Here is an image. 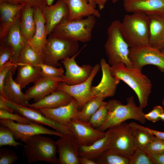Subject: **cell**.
<instances>
[{"mask_svg":"<svg viewBox=\"0 0 164 164\" xmlns=\"http://www.w3.org/2000/svg\"><path fill=\"white\" fill-rule=\"evenodd\" d=\"M105 98L101 96H96L92 98L78 111L77 118L86 122H88L93 114L99 108Z\"/></svg>","mask_w":164,"mask_h":164,"instance_id":"32","label":"cell"},{"mask_svg":"<svg viewBox=\"0 0 164 164\" xmlns=\"http://www.w3.org/2000/svg\"><path fill=\"white\" fill-rule=\"evenodd\" d=\"M73 97L68 94L60 90L56 91L39 101L29 104V107L36 109L54 108L68 104Z\"/></svg>","mask_w":164,"mask_h":164,"instance_id":"26","label":"cell"},{"mask_svg":"<svg viewBox=\"0 0 164 164\" xmlns=\"http://www.w3.org/2000/svg\"><path fill=\"white\" fill-rule=\"evenodd\" d=\"M132 128L135 142L137 148L144 151L155 136L143 130Z\"/></svg>","mask_w":164,"mask_h":164,"instance_id":"34","label":"cell"},{"mask_svg":"<svg viewBox=\"0 0 164 164\" xmlns=\"http://www.w3.org/2000/svg\"><path fill=\"white\" fill-rule=\"evenodd\" d=\"M34 17L36 27L35 33L32 38L28 41L27 44L36 51L42 53L46 43L48 35L46 31L45 20L41 9H35Z\"/></svg>","mask_w":164,"mask_h":164,"instance_id":"24","label":"cell"},{"mask_svg":"<svg viewBox=\"0 0 164 164\" xmlns=\"http://www.w3.org/2000/svg\"><path fill=\"white\" fill-rule=\"evenodd\" d=\"M164 48V40L163 42L161 43L159 47V50L160 51H161Z\"/></svg>","mask_w":164,"mask_h":164,"instance_id":"53","label":"cell"},{"mask_svg":"<svg viewBox=\"0 0 164 164\" xmlns=\"http://www.w3.org/2000/svg\"><path fill=\"white\" fill-rule=\"evenodd\" d=\"M54 0H46L47 5H52V4Z\"/></svg>","mask_w":164,"mask_h":164,"instance_id":"52","label":"cell"},{"mask_svg":"<svg viewBox=\"0 0 164 164\" xmlns=\"http://www.w3.org/2000/svg\"><path fill=\"white\" fill-rule=\"evenodd\" d=\"M129 58L133 68L142 70L143 67L150 64L164 72V54L149 45L130 48Z\"/></svg>","mask_w":164,"mask_h":164,"instance_id":"9","label":"cell"},{"mask_svg":"<svg viewBox=\"0 0 164 164\" xmlns=\"http://www.w3.org/2000/svg\"><path fill=\"white\" fill-rule=\"evenodd\" d=\"M23 144L15 141L12 132L8 127L0 124V147L7 145L17 148Z\"/></svg>","mask_w":164,"mask_h":164,"instance_id":"36","label":"cell"},{"mask_svg":"<svg viewBox=\"0 0 164 164\" xmlns=\"http://www.w3.org/2000/svg\"><path fill=\"white\" fill-rule=\"evenodd\" d=\"M149 46L159 50L164 40V20L160 15H148Z\"/></svg>","mask_w":164,"mask_h":164,"instance_id":"27","label":"cell"},{"mask_svg":"<svg viewBox=\"0 0 164 164\" xmlns=\"http://www.w3.org/2000/svg\"><path fill=\"white\" fill-rule=\"evenodd\" d=\"M110 70L114 78L123 81L134 91L137 96L139 106L142 108H145L152 88V83L148 77L141 70L128 67L122 63L110 66Z\"/></svg>","mask_w":164,"mask_h":164,"instance_id":"1","label":"cell"},{"mask_svg":"<svg viewBox=\"0 0 164 164\" xmlns=\"http://www.w3.org/2000/svg\"><path fill=\"white\" fill-rule=\"evenodd\" d=\"M21 16V15L11 26L5 35L0 38V46L10 51L11 55L10 61L15 65H16L17 59L20 52L27 44L20 31Z\"/></svg>","mask_w":164,"mask_h":164,"instance_id":"15","label":"cell"},{"mask_svg":"<svg viewBox=\"0 0 164 164\" xmlns=\"http://www.w3.org/2000/svg\"><path fill=\"white\" fill-rule=\"evenodd\" d=\"M123 6L128 12L164 15V0H123Z\"/></svg>","mask_w":164,"mask_h":164,"instance_id":"21","label":"cell"},{"mask_svg":"<svg viewBox=\"0 0 164 164\" xmlns=\"http://www.w3.org/2000/svg\"><path fill=\"white\" fill-rule=\"evenodd\" d=\"M7 107L14 112L25 117L32 122L46 125L63 134H72L67 127L44 115L38 109L28 106H24L15 104L5 98Z\"/></svg>","mask_w":164,"mask_h":164,"instance_id":"12","label":"cell"},{"mask_svg":"<svg viewBox=\"0 0 164 164\" xmlns=\"http://www.w3.org/2000/svg\"><path fill=\"white\" fill-rule=\"evenodd\" d=\"M17 67V66L13 65L9 60L0 69V94L2 95L3 94L5 80L9 70L12 67L13 69H16Z\"/></svg>","mask_w":164,"mask_h":164,"instance_id":"44","label":"cell"},{"mask_svg":"<svg viewBox=\"0 0 164 164\" xmlns=\"http://www.w3.org/2000/svg\"><path fill=\"white\" fill-rule=\"evenodd\" d=\"M85 46H84L72 56L61 61L66 70L63 78L64 82L68 84L73 85L81 83L87 79L91 74L93 67L91 65L84 64L80 67L75 60V58Z\"/></svg>","mask_w":164,"mask_h":164,"instance_id":"14","label":"cell"},{"mask_svg":"<svg viewBox=\"0 0 164 164\" xmlns=\"http://www.w3.org/2000/svg\"><path fill=\"white\" fill-rule=\"evenodd\" d=\"M162 53L164 54V48L160 51Z\"/></svg>","mask_w":164,"mask_h":164,"instance_id":"55","label":"cell"},{"mask_svg":"<svg viewBox=\"0 0 164 164\" xmlns=\"http://www.w3.org/2000/svg\"><path fill=\"white\" fill-rule=\"evenodd\" d=\"M164 20V15H160Z\"/></svg>","mask_w":164,"mask_h":164,"instance_id":"57","label":"cell"},{"mask_svg":"<svg viewBox=\"0 0 164 164\" xmlns=\"http://www.w3.org/2000/svg\"><path fill=\"white\" fill-rule=\"evenodd\" d=\"M25 143L23 154L29 163L44 161L51 164H58L56 142L51 138L36 135Z\"/></svg>","mask_w":164,"mask_h":164,"instance_id":"6","label":"cell"},{"mask_svg":"<svg viewBox=\"0 0 164 164\" xmlns=\"http://www.w3.org/2000/svg\"><path fill=\"white\" fill-rule=\"evenodd\" d=\"M146 152L154 164H164V153H153Z\"/></svg>","mask_w":164,"mask_h":164,"instance_id":"47","label":"cell"},{"mask_svg":"<svg viewBox=\"0 0 164 164\" xmlns=\"http://www.w3.org/2000/svg\"><path fill=\"white\" fill-rule=\"evenodd\" d=\"M129 124L132 128L143 130L159 138L164 140V132L151 129L139 125L135 122H131L129 123Z\"/></svg>","mask_w":164,"mask_h":164,"instance_id":"45","label":"cell"},{"mask_svg":"<svg viewBox=\"0 0 164 164\" xmlns=\"http://www.w3.org/2000/svg\"><path fill=\"white\" fill-rule=\"evenodd\" d=\"M164 113L163 108L159 105L155 106L149 113L145 114L144 117L146 120L155 123L160 120V115Z\"/></svg>","mask_w":164,"mask_h":164,"instance_id":"43","label":"cell"},{"mask_svg":"<svg viewBox=\"0 0 164 164\" xmlns=\"http://www.w3.org/2000/svg\"><path fill=\"white\" fill-rule=\"evenodd\" d=\"M121 22L113 21L108 28V38L104 46L108 63L113 66L120 63L126 67H133L129 58V46L122 36Z\"/></svg>","mask_w":164,"mask_h":164,"instance_id":"4","label":"cell"},{"mask_svg":"<svg viewBox=\"0 0 164 164\" xmlns=\"http://www.w3.org/2000/svg\"><path fill=\"white\" fill-rule=\"evenodd\" d=\"M56 143L59 154L58 164H80L77 152L79 144L72 134H64Z\"/></svg>","mask_w":164,"mask_h":164,"instance_id":"16","label":"cell"},{"mask_svg":"<svg viewBox=\"0 0 164 164\" xmlns=\"http://www.w3.org/2000/svg\"><path fill=\"white\" fill-rule=\"evenodd\" d=\"M48 36L42 51L43 63L60 67L59 60L71 57L78 51V42L59 38L52 32Z\"/></svg>","mask_w":164,"mask_h":164,"instance_id":"7","label":"cell"},{"mask_svg":"<svg viewBox=\"0 0 164 164\" xmlns=\"http://www.w3.org/2000/svg\"><path fill=\"white\" fill-rule=\"evenodd\" d=\"M107 103L108 102L103 101L88 122L94 128L101 126L105 121L108 115Z\"/></svg>","mask_w":164,"mask_h":164,"instance_id":"35","label":"cell"},{"mask_svg":"<svg viewBox=\"0 0 164 164\" xmlns=\"http://www.w3.org/2000/svg\"><path fill=\"white\" fill-rule=\"evenodd\" d=\"M109 0L111 1L113 3H114L119 0H94L96 5H98L99 9L100 10H102L104 8L106 3Z\"/></svg>","mask_w":164,"mask_h":164,"instance_id":"48","label":"cell"},{"mask_svg":"<svg viewBox=\"0 0 164 164\" xmlns=\"http://www.w3.org/2000/svg\"><path fill=\"white\" fill-rule=\"evenodd\" d=\"M18 157L14 151L6 148L0 149V164H12L15 162Z\"/></svg>","mask_w":164,"mask_h":164,"instance_id":"40","label":"cell"},{"mask_svg":"<svg viewBox=\"0 0 164 164\" xmlns=\"http://www.w3.org/2000/svg\"><path fill=\"white\" fill-rule=\"evenodd\" d=\"M144 151L153 153H164V140L155 136Z\"/></svg>","mask_w":164,"mask_h":164,"instance_id":"41","label":"cell"},{"mask_svg":"<svg viewBox=\"0 0 164 164\" xmlns=\"http://www.w3.org/2000/svg\"><path fill=\"white\" fill-rule=\"evenodd\" d=\"M102 76L101 81L96 86L92 87L91 91L95 96H101L104 98L113 96L120 81L117 80L111 74L110 66L104 58L100 60Z\"/></svg>","mask_w":164,"mask_h":164,"instance_id":"20","label":"cell"},{"mask_svg":"<svg viewBox=\"0 0 164 164\" xmlns=\"http://www.w3.org/2000/svg\"><path fill=\"white\" fill-rule=\"evenodd\" d=\"M36 66L40 69L43 76L48 77H63L64 72L61 67H56L43 63Z\"/></svg>","mask_w":164,"mask_h":164,"instance_id":"38","label":"cell"},{"mask_svg":"<svg viewBox=\"0 0 164 164\" xmlns=\"http://www.w3.org/2000/svg\"><path fill=\"white\" fill-rule=\"evenodd\" d=\"M2 1L11 3L23 5L25 6H30L34 9L39 8L41 9L47 5L46 0H2Z\"/></svg>","mask_w":164,"mask_h":164,"instance_id":"42","label":"cell"},{"mask_svg":"<svg viewBox=\"0 0 164 164\" xmlns=\"http://www.w3.org/2000/svg\"><path fill=\"white\" fill-rule=\"evenodd\" d=\"M69 10L68 19H80L93 15L99 18V11L90 4L87 0H64Z\"/></svg>","mask_w":164,"mask_h":164,"instance_id":"25","label":"cell"},{"mask_svg":"<svg viewBox=\"0 0 164 164\" xmlns=\"http://www.w3.org/2000/svg\"><path fill=\"white\" fill-rule=\"evenodd\" d=\"M17 73L15 80L22 89L30 83L34 84L43 76L40 68L30 65H22L17 66Z\"/></svg>","mask_w":164,"mask_h":164,"instance_id":"29","label":"cell"},{"mask_svg":"<svg viewBox=\"0 0 164 164\" xmlns=\"http://www.w3.org/2000/svg\"><path fill=\"white\" fill-rule=\"evenodd\" d=\"M79 106L73 97L68 104L54 108H40L38 109L47 118L67 128L71 120L77 118Z\"/></svg>","mask_w":164,"mask_h":164,"instance_id":"19","label":"cell"},{"mask_svg":"<svg viewBox=\"0 0 164 164\" xmlns=\"http://www.w3.org/2000/svg\"><path fill=\"white\" fill-rule=\"evenodd\" d=\"M48 35L63 20L68 18L69 10L64 0H58L54 5H46L41 9Z\"/></svg>","mask_w":164,"mask_h":164,"instance_id":"18","label":"cell"},{"mask_svg":"<svg viewBox=\"0 0 164 164\" xmlns=\"http://www.w3.org/2000/svg\"><path fill=\"white\" fill-rule=\"evenodd\" d=\"M35 9L24 6L21 9L19 26L22 35L27 42L32 38L36 31V24L34 17Z\"/></svg>","mask_w":164,"mask_h":164,"instance_id":"30","label":"cell"},{"mask_svg":"<svg viewBox=\"0 0 164 164\" xmlns=\"http://www.w3.org/2000/svg\"><path fill=\"white\" fill-rule=\"evenodd\" d=\"M2 1V0H0V2L1 1Z\"/></svg>","mask_w":164,"mask_h":164,"instance_id":"58","label":"cell"},{"mask_svg":"<svg viewBox=\"0 0 164 164\" xmlns=\"http://www.w3.org/2000/svg\"><path fill=\"white\" fill-rule=\"evenodd\" d=\"M79 161L80 164H97L95 160L85 157H79Z\"/></svg>","mask_w":164,"mask_h":164,"instance_id":"50","label":"cell"},{"mask_svg":"<svg viewBox=\"0 0 164 164\" xmlns=\"http://www.w3.org/2000/svg\"><path fill=\"white\" fill-rule=\"evenodd\" d=\"M106 132L110 137L109 149L129 158L137 148L133 128L125 121L110 128Z\"/></svg>","mask_w":164,"mask_h":164,"instance_id":"8","label":"cell"},{"mask_svg":"<svg viewBox=\"0 0 164 164\" xmlns=\"http://www.w3.org/2000/svg\"><path fill=\"white\" fill-rule=\"evenodd\" d=\"M0 119L11 120L21 124H30L33 122L17 113L13 114V113L2 109H0Z\"/></svg>","mask_w":164,"mask_h":164,"instance_id":"39","label":"cell"},{"mask_svg":"<svg viewBox=\"0 0 164 164\" xmlns=\"http://www.w3.org/2000/svg\"><path fill=\"white\" fill-rule=\"evenodd\" d=\"M63 77H42L26 91V99H33L34 102L42 99L56 91L59 82H64Z\"/></svg>","mask_w":164,"mask_h":164,"instance_id":"17","label":"cell"},{"mask_svg":"<svg viewBox=\"0 0 164 164\" xmlns=\"http://www.w3.org/2000/svg\"><path fill=\"white\" fill-rule=\"evenodd\" d=\"M88 2L92 5L94 7L96 8V5L94 0H87Z\"/></svg>","mask_w":164,"mask_h":164,"instance_id":"51","label":"cell"},{"mask_svg":"<svg viewBox=\"0 0 164 164\" xmlns=\"http://www.w3.org/2000/svg\"><path fill=\"white\" fill-rule=\"evenodd\" d=\"M24 6L4 1L0 2V38L5 35L10 27L21 16V10Z\"/></svg>","mask_w":164,"mask_h":164,"instance_id":"22","label":"cell"},{"mask_svg":"<svg viewBox=\"0 0 164 164\" xmlns=\"http://www.w3.org/2000/svg\"><path fill=\"white\" fill-rule=\"evenodd\" d=\"M0 123L11 129L15 140L24 143L30 138L36 135L47 134L60 137L64 135L34 122L30 124H21L11 120L0 119Z\"/></svg>","mask_w":164,"mask_h":164,"instance_id":"10","label":"cell"},{"mask_svg":"<svg viewBox=\"0 0 164 164\" xmlns=\"http://www.w3.org/2000/svg\"><path fill=\"white\" fill-rule=\"evenodd\" d=\"M162 104L163 106L164 107V98H163V99L162 100Z\"/></svg>","mask_w":164,"mask_h":164,"instance_id":"56","label":"cell"},{"mask_svg":"<svg viewBox=\"0 0 164 164\" xmlns=\"http://www.w3.org/2000/svg\"><path fill=\"white\" fill-rule=\"evenodd\" d=\"M109 147L110 137L107 132L105 136L91 145H79L77 149L78 155L79 157H85L95 161Z\"/></svg>","mask_w":164,"mask_h":164,"instance_id":"28","label":"cell"},{"mask_svg":"<svg viewBox=\"0 0 164 164\" xmlns=\"http://www.w3.org/2000/svg\"><path fill=\"white\" fill-rule=\"evenodd\" d=\"M96 22L93 15L87 18L63 20L53 29L52 32L59 38L86 43L92 38V32Z\"/></svg>","mask_w":164,"mask_h":164,"instance_id":"5","label":"cell"},{"mask_svg":"<svg viewBox=\"0 0 164 164\" xmlns=\"http://www.w3.org/2000/svg\"><path fill=\"white\" fill-rule=\"evenodd\" d=\"M129 164H154L147 153L137 148L129 158Z\"/></svg>","mask_w":164,"mask_h":164,"instance_id":"37","label":"cell"},{"mask_svg":"<svg viewBox=\"0 0 164 164\" xmlns=\"http://www.w3.org/2000/svg\"><path fill=\"white\" fill-rule=\"evenodd\" d=\"M0 109H2L8 111L11 113H13V111L9 108L7 106L5 98L1 95H0Z\"/></svg>","mask_w":164,"mask_h":164,"instance_id":"49","label":"cell"},{"mask_svg":"<svg viewBox=\"0 0 164 164\" xmlns=\"http://www.w3.org/2000/svg\"><path fill=\"white\" fill-rule=\"evenodd\" d=\"M100 67L99 64L95 65L90 76L84 82L73 85L60 82L58 83L56 90L62 91L70 95L76 100L79 107L82 108L87 101L95 97L91 91V84Z\"/></svg>","mask_w":164,"mask_h":164,"instance_id":"11","label":"cell"},{"mask_svg":"<svg viewBox=\"0 0 164 164\" xmlns=\"http://www.w3.org/2000/svg\"><path fill=\"white\" fill-rule=\"evenodd\" d=\"M14 74L11 69L5 79L3 94L1 95L15 104L28 106L29 104L26 97L25 94L22 91V89L19 85L13 79Z\"/></svg>","mask_w":164,"mask_h":164,"instance_id":"23","label":"cell"},{"mask_svg":"<svg viewBox=\"0 0 164 164\" xmlns=\"http://www.w3.org/2000/svg\"><path fill=\"white\" fill-rule=\"evenodd\" d=\"M43 63L42 53L36 51L27 44L20 52L16 65L18 66L28 64L36 66Z\"/></svg>","mask_w":164,"mask_h":164,"instance_id":"31","label":"cell"},{"mask_svg":"<svg viewBox=\"0 0 164 164\" xmlns=\"http://www.w3.org/2000/svg\"><path fill=\"white\" fill-rule=\"evenodd\" d=\"M126 15L121 22V33L130 48L149 45L148 15L140 12Z\"/></svg>","mask_w":164,"mask_h":164,"instance_id":"3","label":"cell"},{"mask_svg":"<svg viewBox=\"0 0 164 164\" xmlns=\"http://www.w3.org/2000/svg\"><path fill=\"white\" fill-rule=\"evenodd\" d=\"M11 57L10 51L6 48L0 46V69L10 60Z\"/></svg>","mask_w":164,"mask_h":164,"instance_id":"46","label":"cell"},{"mask_svg":"<svg viewBox=\"0 0 164 164\" xmlns=\"http://www.w3.org/2000/svg\"><path fill=\"white\" fill-rule=\"evenodd\" d=\"M95 161L97 164H129V158L108 149Z\"/></svg>","mask_w":164,"mask_h":164,"instance_id":"33","label":"cell"},{"mask_svg":"<svg viewBox=\"0 0 164 164\" xmlns=\"http://www.w3.org/2000/svg\"><path fill=\"white\" fill-rule=\"evenodd\" d=\"M160 120L164 121V113L160 116Z\"/></svg>","mask_w":164,"mask_h":164,"instance_id":"54","label":"cell"},{"mask_svg":"<svg viewBox=\"0 0 164 164\" xmlns=\"http://www.w3.org/2000/svg\"><path fill=\"white\" fill-rule=\"evenodd\" d=\"M67 128L78 141L79 145H91L105 136L107 132H102L93 127L88 122L77 118H73Z\"/></svg>","mask_w":164,"mask_h":164,"instance_id":"13","label":"cell"},{"mask_svg":"<svg viewBox=\"0 0 164 164\" xmlns=\"http://www.w3.org/2000/svg\"><path fill=\"white\" fill-rule=\"evenodd\" d=\"M127 104H123L115 99L110 100L108 102V115L98 130L104 132L110 128L125 122L129 119L136 120L142 124L146 121L143 108L135 104L134 97L130 96L127 99Z\"/></svg>","mask_w":164,"mask_h":164,"instance_id":"2","label":"cell"}]
</instances>
